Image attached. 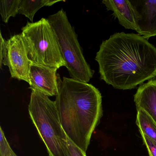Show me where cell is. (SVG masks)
<instances>
[{"mask_svg": "<svg viewBox=\"0 0 156 156\" xmlns=\"http://www.w3.org/2000/svg\"><path fill=\"white\" fill-rule=\"evenodd\" d=\"M67 142L68 156H87L86 152L75 145L68 137Z\"/></svg>", "mask_w": 156, "mask_h": 156, "instance_id": "2e32d148", "label": "cell"}, {"mask_svg": "<svg viewBox=\"0 0 156 156\" xmlns=\"http://www.w3.org/2000/svg\"><path fill=\"white\" fill-rule=\"evenodd\" d=\"M0 156H9L12 148L2 127L0 129Z\"/></svg>", "mask_w": 156, "mask_h": 156, "instance_id": "5bb4252c", "label": "cell"}, {"mask_svg": "<svg viewBox=\"0 0 156 156\" xmlns=\"http://www.w3.org/2000/svg\"><path fill=\"white\" fill-rule=\"evenodd\" d=\"M1 38V53H0V66L6 56L7 52V41L2 37V33L0 34Z\"/></svg>", "mask_w": 156, "mask_h": 156, "instance_id": "e0dca14e", "label": "cell"}, {"mask_svg": "<svg viewBox=\"0 0 156 156\" xmlns=\"http://www.w3.org/2000/svg\"><path fill=\"white\" fill-rule=\"evenodd\" d=\"M30 63L21 34L12 36L7 41V54L1 68L2 65L8 66L12 77L30 84Z\"/></svg>", "mask_w": 156, "mask_h": 156, "instance_id": "8992f818", "label": "cell"}, {"mask_svg": "<svg viewBox=\"0 0 156 156\" xmlns=\"http://www.w3.org/2000/svg\"><path fill=\"white\" fill-rule=\"evenodd\" d=\"M136 14L138 34L145 39L156 36V0H129Z\"/></svg>", "mask_w": 156, "mask_h": 156, "instance_id": "ba28073f", "label": "cell"}, {"mask_svg": "<svg viewBox=\"0 0 156 156\" xmlns=\"http://www.w3.org/2000/svg\"><path fill=\"white\" fill-rule=\"evenodd\" d=\"M55 101L67 137L86 152L103 115L101 93L91 84L63 77Z\"/></svg>", "mask_w": 156, "mask_h": 156, "instance_id": "7a4b0ae2", "label": "cell"}, {"mask_svg": "<svg viewBox=\"0 0 156 156\" xmlns=\"http://www.w3.org/2000/svg\"><path fill=\"white\" fill-rule=\"evenodd\" d=\"M58 69L31 62L29 88L48 97L56 96L59 93L61 80L57 73Z\"/></svg>", "mask_w": 156, "mask_h": 156, "instance_id": "52a82bcc", "label": "cell"}, {"mask_svg": "<svg viewBox=\"0 0 156 156\" xmlns=\"http://www.w3.org/2000/svg\"><path fill=\"white\" fill-rule=\"evenodd\" d=\"M28 110L49 156H68L67 136L60 122L55 101L32 90Z\"/></svg>", "mask_w": 156, "mask_h": 156, "instance_id": "3957f363", "label": "cell"}, {"mask_svg": "<svg viewBox=\"0 0 156 156\" xmlns=\"http://www.w3.org/2000/svg\"><path fill=\"white\" fill-rule=\"evenodd\" d=\"M21 0H1L0 1V13L2 21L9 22L10 17H15L19 13Z\"/></svg>", "mask_w": 156, "mask_h": 156, "instance_id": "4fadbf2b", "label": "cell"}, {"mask_svg": "<svg viewBox=\"0 0 156 156\" xmlns=\"http://www.w3.org/2000/svg\"><path fill=\"white\" fill-rule=\"evenodd\" d=\"M134 102L136 109H143L156 122V79L139 87L134 95Z\"/></svg>", "mask_w": 156, "mask_h": 156, "instance_id": "30bf717a", "label": "cell"}, {"mask_svg": "<svg viewBox=\"0 0 156 156\" xmlns=\"http://www.w3.org/2000/svg\"><path fill=\"white\" fill-rule=\"evenodd\" d=\"M9 156H17V155L15 154V152L13 151L12 149L11 150L10 153V155Z\"/></svg>", "mask_w": 156, "mask_h": 156, "instance_id": "ac0fdd59", "label": "cell"}, {"mask_svg": "<svg viewBox=\"0 0 156 156\" xmlns=\"http://www.w3.org/2000/svg\"><path fill=\"white\" fill-rule=\"evenodd\" d=\"M55 34L60 52L71 78L88 83L94 72L85 59L74 28L63 9L47 18Z\"/></svg>", "mask_w": 156, "mask_h": 156, "instance_id": "277c9868", "label": "cell"}, {"mask_svg": "<svg viewBox=\"0 0 156 156\" xmlns=\"http://www.w3.org/2000/svg\"><path fill=\"white\" fill-rule=\"evenodd\" d=\"M143 143L147 147L149 156H156V142L143 134H140Z\"/></svg>", "mask_w": 156, "mask_h": 156, "instance_id": "9a60e30c", "label": "cell"}, {"mask_svg": "<svg viewBox=\"0 0 156 156\" xmlns=\"http://www.w3.org/2000/svg\"><path fill=\"white\" fill-rule=\"evenodd\" d=\"M62 1L59 0H21L19 13L26 16L33 23L34 15L41 8L44 6H51Z\"/></svg>", "mask_w": 156, "mask_h": 156, "instance_id": "7c38bea8", "label": "cell"}, {"mask_svg": "<svg viewBox=\"0 0 156 156\" xmlns=\"http://www.w3.org/2000/svg\"><path fill=\"white\" fill-rule=\"evenodd\" d=\"M136 124L140 134L156 142V122L143 109H137Z\"/></svg>", "mask_w": 156, "mask_h": 156, "instance_id": "8fae6325", "label": "cell"}, {"mask_svg": "<svg viewBox=\"0 0 156 156\" xmlns=\"http://www.w3.org/2000/svg\"><path fill=\"white\" fill-rule=\"evenodd\" d=\"M100 78L116 89L135 88L156 76V48L142 36L116 33L97 53Z\"/></svg>", "mask_w": 156, "mask_h": 156, "instance_id": "6da1fadb", "label": "cell"}, {"mask_svg": "<svg viewBox=\"0 0 156 156\" xmlns=\"http://www.w3.org/2000/svg\"><path fill=\"white\" fill-rule=\"evenodd\" d=\"M102 3L107 10L113 12V16L118 20L121 26L136 31V14L129 0H105Z\"/></svg>", "mask_w": 156, "mask_h": 156, "instance_id": "9c48e42d", "label": "cell"}, {"mask_svg": "<svg viewBox=\"0 0 156 156\" xmlns=\"http://www.w3.org/2000/svg\"><path fill=\"white\" fill-rule=\"evenodd\" d=\"M21 34L31 62L59 69L66 66L52 28L47 19L28 22Z\"/></svg>", "mask_w": 156, "mask_h": 156, "instance_id": "5b68a950", "label": "cell"}]
</instances>
